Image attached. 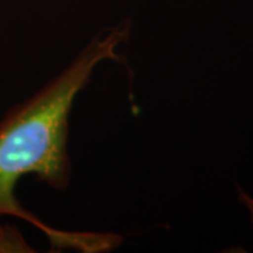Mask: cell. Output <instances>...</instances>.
I'll return each mask as SVG.
<instances>
[{
    "label": "cell",
    "instance_id": "cell-2",
    "mask_svg": "<svg viewBox=\"0 0 253 253\" xmlns=\"http://www.w3.org/2000/svg\"><path fill=\"white\" fill-rule=\"evenodd\" d=\"M241 200H242V203L246 206V208L249 210L251 217H252V222H253V199L252 197H249L246 193H241Z\"/></svg>",
    "mask_w": 253,
    "mask_h": 253
},
{
    "label": "cell",
    "instance_id": "cell-1",
    "mask_svg": "<svg viewBox=\"0 0 253 253\" xmlns=\"http://www.w3.org/2000/svg\"><path fill=\"white\" fill-rule=\"evenodd\" d=\"M128 37L129 24L126 23L100 31L62 72L0 121V218L27 221L42 231L52 246L103 252L120 241L117 235L65 232L45 225L21 207L16 186L21 177L33 174L52 189H68L72 172L68 131L75 100L100 63L118 59V48ZM4 239L10 236L0 226V246Z\"/></svg>",
    "mask_w": 253,
    "mask_h": 253
}]
</instances>
